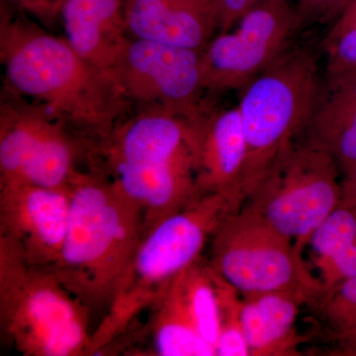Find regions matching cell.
Here are the masks:
<instances>
[{
    "mask_svg": "<svg viewBox=\"0 0 356 356\" xmlns=\"http://www.w3.org/2000/svg\"><path fill=\"white\" fill-rule=\"evenodd\" d=\"M70 211V188L0 185V242L28 264L53 266L64 245Z\"/></svg>",
    "mask_w": 356,
    "mask_h": 356,
    "instance_id": "cell-10",
    "label": "cell"
},
{
    "mask_svg": "<svg viewBox=\"0 0 356 356\" xmlns=\"http://www.w3.org/2000/svg\"><path fill=\"white\" fill-rule=\"evenodd\" d=\"M299 139L331 156L341 177L356 165V74L325 76Z\"/></svg>",
    "mask_w": 356,
    "mask_h": 356,
    "instance_id": "cell-15",
    "label": "cell"
},
{
    "mask_svg": "<svg viewBox=\"0 0 356 356\" xmlns=\"http://www.w3.org/2000/svg\"><path fill=\"white\" fill-rule=\"evenodd\" d=\"M65 39L91 65L115 81V72L132 37L125 0H58ZM116 83V81H115Z\"/></svg>",
    "mask_w": 356,
    "mask_h": 356,
    "instance_id": "cell-13",
    "label": "cell"
},
{
    "mask_svg": "<svg viewBox=\"0 0 356 356\" xmlns=\"http://www.w3.org/2000/svg\"><path fill=\"white\" fill-rule=\"evenodd\" d=\"M125 16L132 38L199 51L220 31L215 0H125Z\"/></svg>",
    "mask_w": 356,
    "mask_h": 356,
    "instance_id": "cell-14",
    "label": "cell"
},
{
    "mask_svg": "<svg viewBox=\"0 0 356 356\" xmlns=\"http://www.w3.org/2000/svg\"><path fill=\"white\" fill-rule=\"evenodd\" d=\"M314 307L341 353L356 355V276L327 290Z\"/></svg>",
    "mask_w": 356,
    "mask_h": 356,
    "instance_id": "cell-19",
    "label": "cell"
},
{
    "mask_svg": "<svg viewBox=\"0 0 356 356\" xmlns=\"http://www.w3.org/2000/svg\"><path fill=\"white\" fill-rule=\"evenodd\" d=\"M348 0H341V3H339V10H337V16L341 13V10H343V7L346 6V4L348 3Z\"/></svg>",
    "mask_w": 356,
    "mask_h": 356,
    "instance_id": "cell-29",
    "label": "cell"
},
{
    "mask_svg": "<svg viewBox=\"0 0 356 356\" xmlns=\"http://www.w3.org/2000/svg\"><path fill=\"white\" fill-rule=\"evenodd\" d=\"M356 242V207L339 204L312 233L308 243L316 261L331 259Z\"/></svg>",
    "mask_w": 356,
    "mask_h": 356,
    "instance_id": "cell-20",
    "label": "cell"
},
{
    "mask_svg": "<svg viewBox=\"0 0 356 356\" xmlns=\"http://www.w3.org/2000/svg\"><path fill=\"white\" fill-rule=\"evenodd\" d=\"M301 305L300 300L285 293L245 297L240 318L250 355H291L294 324Z\"/></svg>",
    "mask_w": 356,
    "mask_h": 356,
    "instance_id": "cell-16",
    "label": "cell"
},
{
    "mask_svg": "<svg viewBox=\"0 0 356 356\" xmlns=\"http://www.w3.org/2000/svg\"><path fill=\"white\" fill-rule=\"evenodd\" d=\"M355 16H356V0H348V3L343 7L341 13L337 15V17L348 18L355 17Z\"/></svg>",
    "mask_w": 356,
    "mask_h": 356,
    "instance_id": "cell-28",
    "label": "cell"
},
{
    "mask_svg": "<svg viewBox=\"0 0 356 356\" xmlns=\"http://www.w3.org/2000/svg\"><path fill=\"white\" fill-rule=\"evenodd\" d=\"M323 83L315 51L289 46L238 90L247 142L245 203L281 151L305 131Z\"/></svg>",
    "mask_w": 356,
    "mask_h": 356,
    "instance_id": "cell-5",
    "label": "cell"
},
{
    "mask_svg": "<svg viewBox=\"0 0 356 356\" xmlns=\"http://www.w3.org/2000/svg\"><path fill=\"white\" fill-rule=\"evenodd\" d=\"M129 110L195 118L208 95L202 51L131 39L115 72Z\"/></svg>",
    "mask_w": 356,
    "mask_h": 356,
    "instance_id": "cell-8",
    "label": "cell"
},
{
    "mask_svg": "<svg viewBox=\"0 0 356 356\" xmlns=\"http://www.w3.org/2000/svg\"><path fill=\"white\" fill-rule=\"evenodd\" d=\"M177 280L185 306L196 329L215 348L221 325L216 274L209 261L199 257L178 274Z\"/></svg>",
    "mask_w": 356,
    "mask_h": 356,
    "instance_id": "cell-18",
    "label": "cell"
},
{
    "mask_svg": "<svg viewBox=\"0 0 356 356\" xmlns=\"http://www.w3.org/2000/svg\"><path fill=\"white\" fill-rule=\"evenodd\" d=\"M261 0H215L219 15L220 31L229 30L243 13Z\"/></svg>",
    "mask_w": 356,
    "mask_h": 356,
    "instance_id": "cell-26",
    "label": "cell"
},
{
    "mask_svg": "<svg viewBox=\"0 0 356 356\" xmlns=\"http://www.w3.org/2000/svg\"><path fill=\"white\" fill-rule=\"evenodd\" d=\"M192 121L195 128L194 170L199 191L226 196L243 207L247 142L238 104L219 105L210 96Z\"/></svg>",
    "mask_w": 356,
    "mask_h": 356,
    "instance_id": "cell-11",
    "label": "cell"
},
{
    "mask_svg": "<svg viewBox=\"0 0 356 356\" xmlns=\"http://www.w3.org/2000/svg\"><path fill=\"white\" fill-rule=\"evenodd\" d=\"M90 311L53 266L28 264L0 242V331L23 356L89 355Z\"/></svg>",
    "mask_w": 356,
    "mask_h": 356,
    "instance_id": "cell-4",
    "label": "cell"
},
{
    "mask_svg": "<svg viewBox=\"0 0 356 356\" xmlns=\"http://www.w3.org/2000/svg\"><path fill=\"white\" fill-rule=\"evenodd\" d=\"M341 205L356 207V165L341 177Z\"/></svg>",
    "mask_w": 356,
    "mask_h": 356,
    "instance_id": "cell-27",
    "label": "cell"
},
{
    "mask_svg": "<svg viewBox=\"0 0 356 356\" xmlns=\"http://www.w3.org/2000/svg\"><path fill=\"white\" fill-rule=\"evenodd\" d=\"M53 31L58 23V0H2Z\"/></svg>",
    "mask_w": 356,
    "mask_h": 356,
    "instance_id": "cell-24",
    "label": "cell"
},
{
    "mask_svg": "<svg viewBox=\"0 0 356 356\" xmlns=\"http://www.w3.org/2000/svg\"><path fill=\"white\" fill-rule=\"evenodd\" d=\"M302 26L325 19H336L341 0H292Z\"/></svg>",
    "mask_w": 356,
    "mask_h": 356,
    "instance_id": "cell-25",
    "label": "cell"
},
{
    "mask_svg": "<svg viewBox=\"0 0 356 356\" xmlns=\"http://www.w3.org/2000/svg\"><path fill=\"white\" fill-rule=\"evenodd\" d=\"M241 207L220 194H203L145 235L108 311L93 330L89 355H102L123 337L170 281L201 257L229 215Z\"/></svg>",
    "mask_w": 356,
    "mask_h": 356,
    "instance_id": "cell-3",
    "label": "cell"
},
{
    "mask_svg": "<svg viewBox=\"0 0 356 356\" xmlns=\"http://www.w3.org/2000/svg\"><path fill=\"white\" fill-rule=\"evenodd\" d=\"M218 293L221 306V325L216 346L217 356L250 355V346L241 324V301L238 292L216 273Z\"/></svg>",
    "mask_w": 356,
    "mask_h": 356,
    "instance_id": "cell-21",
    "label": "cell"
},
{
    "mask_svg": "<svg viewBox=\"0 0 356 356\" xmlns=\"http://www.w3.org/2000/svg\"><path fill=\"white\" fill-rule=\"evenodd\" d=\"M341 175L331 156L298 139L281 151L245 205L302 248L341 204Z\"/></svg>",
    "mask_w": 356,
    "mask_h": 356,
    "instance_id": "cell-7",
    "label": "cell"
},
{
    "mask_svg": "<svg viewBox=\"0 0 356 356\" xmlns=\"http://www.w3.org/2000/svg\"><path fill=\"white\" fill-rule=\"evenodd\" d=\"M146 327L152 355L216 356L213 346L199 334L185 306L177 276L156 297Z\"/></svg>",
    "mask_w": 356,
    "mask_h": 356,
    "instance_id": "cell-17",
    "label": "cell"
},
{
    "mask_svg": "<svg viewBox=\"0 0 356 356\" xmlns=\"http://www.w3.org/2000/svg\"><path fill=\"white\" fill-rule=\"evenodd\" d=\"M4 88L41 105L81 146L106 137L130 113L112 77L65 39L25 13L0 3Z\"/></svg>",
    "mask_w": 356,
    "mask_h": 356,
    "instance_id": "cell-1",
    "label": "cell"
},
{
    "mask_svg": "<svg viewBox=\"0 0 356 356\" xmlns=\"http://www.w3.org/2000/svg\"><path fill=\"white\" fill-rule=\"evenodd\" d=\"M325 291L356 276V242L331 259L317 262Z\"/></svg>",
    "mask_w": 356,
    "mask_h": 356,
    "instance_id": "cell-23",
    "label": "cell"
},
{
    "mask_svg": "<svg viewBox=\"0 0 356 356\" xmlns=\"http://www.w3.org/2000/svg\"><path fill=\"white\" fill-rule=\"evenodd\" d=\"M70 192L67 235L53 268L91 315L104 316L144 238V218L99 173L77 170Z\"/></svg>",
    "mask_w": 356,
    "mask_h": 356,
    "instance_id": "cell-2",
    "label": "cell"
},
{
    "mask_svg": "<svg viewBox=\"0 0 356 356\" xmlns=\"http://www.w3.org/2000/svg\"><path fill=\"white\" fill-rule=\"evenodd\" d=\"M209 243L210 266L243 297L285 293L314 306L325 294L302 248L250 206L229 215Z\"/></svg>",
    "mask_w": 356,
    "mask_h": 356,
    "instance_id": "cell-6",
    "label": "cell"
},
{
    "mask_svg": "<svg viewBox=\"0 0 356 356\" xmlns=\"http://www.w3.org/2000/svg\"><path fill=\"white\" fill-rule=\"evenodd\" d=\"M302 26L292 0H261L202 51L208 95L240 90L280 57Z\"/></svg>",
    "mask_w": 356,
    "mask_h": 356,
    "instance_id": "cell-9",
    "label": "cell"
},
{
    "mask_svg": "<svg viewBox=\"0 0 356 356\" xmlns=\"http://www.w3.org/2000/svg\"><path fill=\"white\" fill-rule=\"evenodd\" d=\"M323 47L325 76L356 74V16L334 19Z\"/></svg>",
    "mask_w": 356,
    "mask_h": 356,
    "instance_id": "cell-22",
    "label": "cell"
},
{
    "mask_svg": "<svg viewBox=\"0 0 356 356\" xmlns=\"http://www.w3.org/2000/svg\"><path fill=\"white\" fill-rule=\"evenodd\" d=\"M95 172L140 208L145 235L203 195L196 184L194 153L159 165H115Z\"/></svg>",
    "mask_w": 356,
    "mask_h": 356,
    "instance_id": "cell-12",
    "label": "cell"
}]
</instances>
